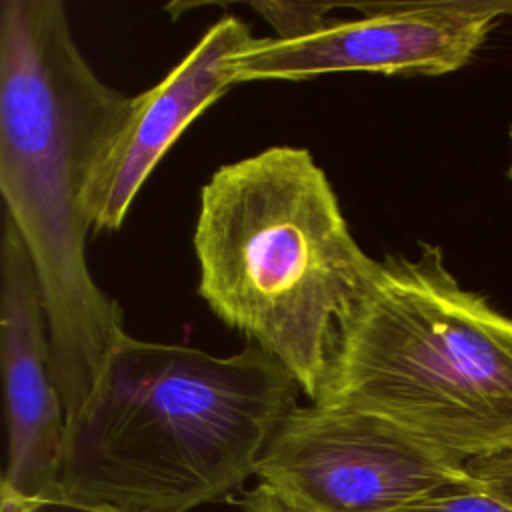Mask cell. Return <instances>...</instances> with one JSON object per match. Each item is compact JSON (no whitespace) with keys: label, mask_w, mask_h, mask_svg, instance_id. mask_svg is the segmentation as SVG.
I'll use <instances>...</instances> for the list:
<instances>
[{"label":"cell","mask_w":512,"mask_h":512,"mask_svg":"<svg viewBox=\"0 0 512 512\" xmlns=\"http://www.w3.org/2000/svg\"><path fill=\"white\" fill-rule=\"evenodd\" d=\"M376 416L464 462L512 452V318L434 244L376 260L340 312L312 400Z\"/></svg>","instance_id":"3"},{"label":"cell","mask_w":512,"mask_h":512,"mask_svg":"<svg viewBox=\"0 0 512 512\" xmlns=\"http://www.w3.org/2000/svg\"><path fill=\"white\" fill-rule=\"evenodd\" d=\"M0 366L8 430L0 504L60 500L66 414L38 274L8 214L0 238Z\"/></svg>","instance_id":"7"},{"label":"cell","mask_w":512,"mask_h":512,"mask_svg":"<svg viewBox=\"0 0 512 512\" xmlns=\"http://www.w3.org/2000/svg\"><path fill=\"white\" fill-rule=\"evenodd\" d=\"M252 40L248 24L228 14L156 86L132 98L124 124L100 156L84 192L90 228L114 232L122 226L132 200L168 148L236 84L232 58Z\"/></svg>","instance_id":"8"},{"label":"cell","mask_w":512,"mask_h":512,"mask_svg":"<svg viewBox=\"0 0 512 512\" xmlns=\"http://www.w3.org/2000/svg\"><path fill=\"white\" fill-rule=\"evenodd\" d=\"M194 250L208 308L314 400L336 320L376 260L312 154L272 146L218 168L200 194Z\"/></svg>","instance_id":"4"},{"label":"cell","mask_w":512,"mask_h":512,"mask_svg":"<svg viewBox=\"0 0 512 512\" xmlns=\"http://www.w3.org/2000/svg\"><path fill=\"white\" fill-rule=\"evenodd\" d=\"M510 142H512V126H510ZM508 176L512 180V162H510V168H508Z\"/></svg>","instance_id":"14"},{"label":"cell","mask_w":512,"mask_h":512,"mask_svg":"<svg viewBox=\"0 0 512 512\" xmlns=\"http://www.w3.org/2000/svg\"><path fill=\"white\" fill-rule=\"evenodd\" d=\"M256 344L214 356L124 334L66 418L60 500L102 512H190L256 474L298 406Z\"/></svg>","instance_id":"2"},{"label":"cell","mask_w":512,"mask_h":512,"mask_svg":"<svg viewBox=\"0 0 512 512\" xmlns=\"http://www.w3.org/2000/svg\"><path fill=\"white\" fill-rule=\"evenodd\" d=\"M130 104L84 60L62 2H0V192L38 274L66 418L126 334L86 264L84 192Z\"/></svg>","instance_id":"1"},{"label":"cell","mask_w":512,"mask_h":512,"mask_svg":"<svg viewBox=\"0 0 512 512\" xmlns=\"http://www.w3.org/2000/svg\"><path fill=\"white\" fill-rule=\"evenodd\" d=\"M360 16L328 20L294 40L254 38L232 58L236 84L308 80L332 72L436 76L466 66L512 0H394L350 4Z\"/></svg>","instance_id":"6"},{"label":"cell","mask_w":512,"mask_h":512,"mask_svg":"<svg viewBox=\"0 0 512 512\" xmlns=\"http://www.w3.org/2000/svg\"><path fill=\"white\" fill-rule=\"evenodd\" d=\"M394 512H512V502L490 492L472 476L468 482L446 486Z\"/></svg>","instance_id":"9"},{"label":"cell","mask_w":512,"mask_h":512,"mask_svg":"<svg viewBox=\"0 0 512 512\" xmlns=\"http://www.w3.org/2000/svg\"><path fill=\"white\" fill-rule=\"evenodd\" d=\"M0 512H102L86 506H76L64 500L30 502V504H0Z\"/></svg>","instance_id":"13"},{"label":"cell","mask_w":512,"mask_h":512,"mask_svg":"<svg viewBox=\"0 0 512 512\" xmlns=\"http://www.w3.org/2000/svg\"><path fill=\"white\" fill-rule=\"evenodd\" d=\"M292 512H394L472 480L466 462L376 416L334 406H296L256 474Z\"/></svg>","instance_id":"5"},{"label":"cell","mask_w":512,"mask_h":512,"mask_svg":"<svg viewBox=\"0 0 512 512\" xmlns=\"http://www.w3.org/2000/svg\"><path fill=\"white\" fill-rule=\"evenodd\" d=\"M468 472L490 492L512 502V452L466 462Z\"/></svg>","instance_id":"11"},{"label":"cell","mask_w":512,"mask_h":512,"mask_svg":"<svg viewBox=\"0 0 512 512\" xmlns=\"http://www.w3.org/2000/svg\"><path fill=\"white\" fill-rule=\"evenodd\" d=\"M248 6L258 12L272 28L274 38L294 40L310 36L320 30L330 18L328 12L338 8L334 2H248Z\"/></svg>","instance_id":"10"},{"label":"cell","mask_w":512,"mask_h":512,"mask_svg":"<svg viewBox=\"0 0 512 512\" xmlns=\"http://www.w3.org/2000/svg\"><path fill=\"white\" fill-rule=\"evenodd\" d=\"M240 506L244 512H292L284 504H280L264 486H256L250 492H244L240 498Z\"/></svg>","instance_id":"12"}]
</instances>
